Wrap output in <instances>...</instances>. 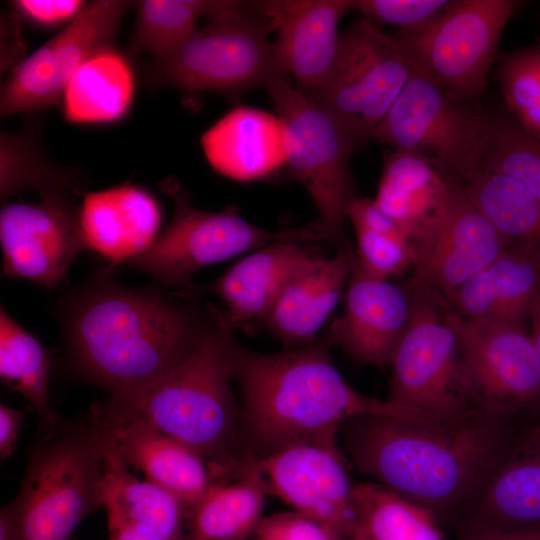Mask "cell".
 <instances>
[{
	"label": "cell",
	"mask_w": 540,
	"mask_h": 540,
	"mask_svg": "<svg viewBox=\"0 0 540 540\" xmlns=\"http://www.w3.org/2000/svg\"><path fill=\"white\" fill-rule=\"evenodd\" d=\"M348 219L354 228L356 265L361 271L388 280L413 269V244L374 199L358 197L349 208Z\"/></svg>",
	"instance_id": "35"
},
{
	"label": "cell",
	"mask_w": 540,
	"mask_h": 540,
	"mask_svg": "<svg viewBox=\"0 0 540 540\" xmlns=\"http://www.w3.org/2000/svg\"><path fill=\"white\" fill-rule=\"evenodd\" d=\"M449 189V179L427 160L391 149L383 157L374 201L414 247L439 222Z\"/></svg>",
	"instance_id": "26"
},
{
	"label": "cell",
	"mask_w": 540,
	"mask_h": 540,
	"mask_svg": "<svg viewBox=\"0 0 540 540\" xmlns=\"http://www.w3.org/2000/svg\"><path fill=\"white\" fill-rule=\"evenodd\" d=\"M128 7L121 0L86 4L63 30L12 68L1 87V115L58 103L76 70L95 52L113 44Z\"/></svg>",
	"instance_id": "15"
},
{
	"label": "cell",
	"mask_w": 540,
	"mask_h": 540,
	"mask_svg": "<svg viewBox=\"0 0 540 540\" xmlns=\"http://www.w3.org/2000/svg\"><path fill=\"white\" fill-rule=\"evenodd\" d=\"M478 492L466 523L502 528L540 525V456L495 467Z\"/></svg>",
	"instance_id": "32"
},
{
	"label": "cell",
	"mask_w": 540,
	"mask_h": 540,
	"mask_svg": "<svg viewBox=\"0 0 540 540\" xmlns=\"http://www.w3.org/2000/svg\"><path fill=\"white\" fill-rule=\"evenodd\" d=\"M447 319L457 336L464 389L484 416L495 420L540 395V355L522 324L470 320L448 309Z\"/></svg>",
	"instance_id": "13"
},
{
	"label": "cell",
	"mask_w": 540,
	"mask_h": 540,
	"mask_svg": "<svg viewBox=\"0 0 540 540\" xmlns=\"http://www.w3.org/2000/svg\"><path fill=\"white\" fill-rule=\"evenodd\" d=\"M442 216L414 248L410 281L441 296L491 263L508 242L450 180Z\"/></svg>",
	"instance_id": "17"
},
{
	"label": "cell",
	"mask_w": 540,
	"mask_h": 540,
	"mask_svg": "<svg viewBox=\"0 0 540 540\" xmlns=\"http://www.w3.org/2000/svg\"><path fill=\"white\" fill-rule=\"evenodd\" d=\"M349 540H444L437 516L376 483L355 484Z\"/></svg>",
	"instance_id": "31"
},
{
	"label": "cell",
	"mask_w": 540,
	"mask_h": 540,
	"mask_svg": "<svg viewBox=\"0 0 540 540\" xmlns=\"http://www.w3.org/2000/svg\"><path fill=\"white\" fill-rule=\"evenodd\" d=\"M253 540H347L332 526L297 511L262 518Z\"/></svg>",
	"instance_id": "40"
},
{
	"label": "cell",
	"mask_w": 540,
	"mask_h": 540,
	"mask_svg": "<svg viewBox=\"0 0 540 540\" xmlns=\"http://www.w3.org/2000/svg\"><path fill=\"white\" fill-rule=\"evenodd\" d=\"M271 96L286 134L287 164L313 199L321 223L336 248L347 245L344 224L351 204L360 197L350 168L359 148L326 110L279 73L264 87Z\"/></svg>",
	"instance_id": "9"
},
{
	"label": "cell",
	"mask_w": 540,
	"mask_h": 540,
	"mask_svg": "<svg viewBox=\"0 0 540 540\" xmlns=\"http://www.w3.org/2000/svg\"><path fill=\"white\" fill-rule=\"evenodd\" d=\"M527 317L531 323L532 334L530 336L540 355V291L531 303Z\"/></svg>",
	"instance_id": "46"
},
{
	"label": "cell",
	"mask_w": 540,
	"mask_h": 540,
	"mask_svg": "<svg viewBox=\"0 0 540 540\" xmlns=\"http://www.w3.org/2000/svg\"><path fill=\"white\" fill-rule=\"evenodd\" d=\"M115 443L108 453L103 503L108 529L132 526L165 540H184L186 508L173 494L130 473Z\"/></svg>",
	"instance_id": "27"
},
{
	"label": "cell",
	"mask_w": 540,
	"mask_h": 540,
	"mask_svg": "<svg viewBox=\"0 0 540 540\" xmlns=\"http://www.w3.org/2000/svg\"><path fill=\"white\" fill-rule=\"evenodd\" d=\"M108 530V540H165L152 532L132 526H122Z\"/></svg>",
	"instance_id": "45"
},
{
	"label": "cell",
	"mask_w": 540,
	"mask_h": 540,
	"mask_svg": "<svg viewBox=\"0 0 540 540\" xmlns=\"http://www.w3.org/2000/svg\"><path fill=\"white\" fill-rule=\"evenodd\" d=\"M109 268L71 291L59 312L67 358L111 397L159 380L198 347L220 321L213 305L166 294L156 285L130 288Z\"/></svg>",
	"instance_id": "1"
},
{
	"label": "cell",
	"mask_w": 540,
	"mask_h": 540,
	"mask_svg": "<svg viewBox=\"0 0 540 540\" xmlns=\"http://www.w3.org/2000/svg\"><path fill=\"white\" fill-rule=\"evenodd\" d=\"M160 188L174 203L173 218L145 250L124 264L147 273L157 285L175 288L186 296L196 297L192 276L205 266L277 241L330 243L318 220L291 230L269 231L243 219L235 206L219 212L193 207L188 191L174 177L162 181Z\"/></svg>",
	"instance_id": "7"
},
{
	"label": "cell",
	"mask_w": 540,
	"mask_h": 540,
	"mask_svg": "<svg viewBox=\"0 0 540 540\" xmlns=\"http://www.w3.org/2000/svg\"><path fill=\"white\" fill-rule=\"evenodd\" d=\"M538 435H539V437H540V429H539V431H538Z\"/></svg>",
	"instance_id": "48"
},
{
	"label": "cell",
	"mask_w": 540,
	"mask_h": 540,
	"mask_svg": "<svg viewBox=\"0 0 540 540\" xmlns=\"http://www.w3.org/2000/svg\"><path fill=\"white\" fill-rule=\"evenodd\" d=\"M254 5L277 32L273 50L278 69L292 76L306 95L315 93L335 61L338 24L352 10V0H265Z\"/></svg>",
	"instance_id": "18"
},
{
	"label": "cell",
	"mask_w": 540,
	"mask_h": 540,
	"mask_svg": "<svg viewBox=\"0 0 540 540\" xmlns=\"http://www.w3.org/2000/svg\"><path fill=\"white\" fill-rule=\"evenodd\" d=\"M514 0H456L436 18L394 35L414 72L468 103L485 91L504 29L519 6Z\"/></svg>",
	"instance_id": "10"
},
{
	"label": "cell",
	"mask_w": 540,
	"mask_h": 540,
	"mask_svg": "<svg viewBox=\"0 0 540 540\" xmlns=\"http://www.w3.org/2000/svg\"><path fill=\"white\" fill-rule=\"evenodd\" d=\"M355 258L350 244L331 257L317 254L289 280L260 325L286 349L315 342L345 294Z\"/></svg>",
	"instance_id": "20"
},
{
	"label": "cell",
	"mask_w": 540,
	"mask_h": 540,
	"mask_svg": "<svg viewBox=\"0 0 540 540\" xmlns=\"http://www.w3.org/2000/svg\"><path fill=\"white\" fill-rule=\"evenodd\" d=\"M238 342L224 322L208 332L193 353L174 370L135 392L110 397L100 408L111 424L141 421L187 445L223 480L242 455L240 407L235 380Z\"/></svg>",
	"instance_id": "4"
},
{
	"label": "cell",
	"mask_w": 540,
	"mask_h": 540,
	"mask_svg": "<svg viewBox=\"0 0 540 540\" xmlns=\"http://www.w3.org/2000/svg\"><path fill=\"white\" fill-rule=\"evenodd\" d=\"M31 410L30 407L20 410L5 404L0 405V456L2 460L14 453L24 418Z\"/></svg>",
	"instance_id": "44"
},
{
	"label": "cell",
	"mask_w": 540,
	"mask_h": 540,
	"mask_svg": "<svg viewBox=\"0 0 540 540\" xmlns=\"http://www.w3.org/2000/svg\"><path fill=\"white\" fill-rule=\"evenodd\" d=\"M460 540H540V525L502 528L465 523Z\"/></svg>",
	"instance_id": "43"
},
{
	"label": "cell",
	"mask_w": 540,
	"mask_h": 540,
	"mask_svg": "<svg viewBox=\"0 0 540 540\" xmlns=\"http://www.w3.org/2000/svg\"><path fill=\"white\" fill-rule=\"evenodd\" d=\"M112 427L99 406L61 420L30 448L15 498L1 508L14 540H72L79 524L103 508Z\"/></svg>",
	"instance_id": "5"
},
{
	"label": "cell",
	"mask_w": 540,
	"mask_h": 540,
	"mask_svg": "<svg viewBox=\"0 0 540 540\" xmlns=\"http://www.w3.org/2000/svg\"><path fill=\"white\" fill-rule=\"evenodd\" d=\"M12 5L19 15L31 22L51 27L70 22L86 4L79 0H17Z\"/></svg>",
	"instance_id": "41"
},
{
	"label": "cell",
	"mask_w": 540,
	"mask_h": 540,
	"mask_svg": "<svg viewBox=\"0 0 540 540\" xmlns=\"http://www.w3.org/2000/svg\"><path fill=\"white\" fill-rule=\"evenodd\" d=\"M72 540H77L76 538H73Z\"/></svg>",
	"instance_id": "49"
},
{
	"label": "cell",
	"mask_w": 540,
	"mask_h": 540,
	"mask_svg": "<svg viewBox=\"0 0 540 540\" xmlns=\"http://www.w3.org/2000/svg\"><path fill=\"white\" fill-rule=\"evenodd\" d=\"M242 471L255 472L267 494L349 540L354 485L336 439L295 442L262 457L246 455L233 465L231 478Z\"/></svg>",
	"instance_id": "14"
},
{
	"label": "cell",
	"mask_w": 540,
	"mask_h": 540,
	"mask_svg": "<svg viewBox=\"0 0 540 540\" xmlns=\"http://www.w3.org/2000/svg\"><path fill=\"white\" fill-rule=\"evenodd\" d=\"M161 209L146 189L130 183L84 195L80 227L85 249L124 264L158 236Z\"/></svg>",
	"instance_id": "22"
},
{
	"label": "cell",
	"mask_w": 540,
	"mask_h": 540,
	"mask_svg": "<svg viewBox=\"0 0 540 540\" xmlns=\"http://www.w3.org/2000/svg\"><path fill=\"white\" fill-rule=\"evenodd\" d=\"M237 481H216L186 510L184 540H247L262 520L266 490L259 476L242 471Z\"/></svg>",
	"instance_id": "30"
},
{
	"label": "cell",
	"mask_w": 540,
	"mask_h": 540,
	"mask_svg": "<svg viewBox=\"0 0 540 540\" xmlns=\"http://www.w3.org/2000/svg\"><path fill=\"white\" fill-rule=\"evenodd\" d=\"M487 119L414 72L373 139L422 157L453 179L474 163Z\"/></svg>",
	"instance_id": "12"
},
{
	"label": "cell",
	"mask_w": 540,
	"mask_h": 540,
	"mask_svg": "<svg viewBox=\"0 0 540 540\" xmlns=\"http://www.w3.org/2000/svg\"><path fill=\"white\" fill-rule=\"evenodd\" d=\"M405 287L411 311L390 362L387 400L448 425L490 419L464 389L457 336L442 296L412 281Z\"/></svg>",
	"instance_id": "8"
},
{
	"label": "cell",
	"mask_w": 540,
	"mask_h": 540,
	"mask_svg": "<svg viewBox=\"0 0 540 540\" xmlns=\"http://www.w3.org/2000/svg\"><path fill=\"white\" fill-rule=\"evenodd\" d=\"M474 163L513 178L540 201V140L513 119L488 116Z\"/></svg>",
	"instance_id": "37"
},
{
	"label": "cell",
	"mask_w": 540,
	"mask_h": 540,
	"mask_svg": "<svg viewBox=\"0 0 540 540\" xmlns=\"http://www.w3.org/2000/svg\"><path fill=\"white\" fill-rule=\"evenodd\" d=\"M414 73L394 34L362 17L340 34L333 66L309 97L360 147L369 140Z\"/></svg>",
	"instance_id": "11"
},
{
	"label": "cell",
	"mask_w": 540,
	"mask_h": 540,
	"mask_svg": "<svg viewBox=\"0 0 540 540\" xmlns=\"http://www.w3.org/2000/svg\"><path fill=\"white\" fill-rule=\"evenodd\" d=\"M497 80L512 119L540 140V45L502 57Z\"/></svg>",
	"instance_id": "38"
},
{
	"label": "cell",
	"mask_w": 540,
	"mask_h": 540,
	"mask_svg": "<svg viewBox=\"0 0 540 540\" xmlns=\"http://www.w3.org/2000/svg\"><path fill=\"white\" fill-rule=\"evenodd\" d=\"M0 540H14L9 521L2 511L0 512Z\"/></svg>",
	"instance_id": "47"
},
{
	"label": "cell",
	"mask_w": 540,
	"mask_h": 540,
	"mask_svg": "<svg viewBox=\"0 0 540 540\" xmlns=\"http://www.w3.org/2000/svg\"><path fill=\"white\" fill-rule=\"evenodd\" d=\"M410 311L405 286L364 273L355 258L343 312L332 321L325 337L355 363L385 369L406 329Z\"/></svg>",
	"instance_id": "19"
},
{
	"label": "cell",
	"mask_w": 540,
	"mask_h": 540,
	"mask_svg": "<svg viewBox=\"0 0 540 540\" xmlns=\"http://www.w3.org/2000/svg\"><path fill=\"white\" fill-rule=\"evenodd\" d=\"M201 145L212 168L236 181L266 178L287 164L281 119L253 107L231 110L203 134Z\"/></svg>",
	"instance_id": "23"
},
{
	"label": "cell",
	"mask_w": 540,
	"mask_h": 540,
	"mask_svg": "<svg viewBox=\"0 0 540 540\" xmlns=\"http://www.w3.org/2000/svg\"><path fill=\"white\" fill-rule=\"evenodd\" d=\"M326 337L275 354L235 350V380L248 455L262 457L289 444L337 439L343 424L362 416L431 419L409 408L366 396L334 365Z\"/></svg>",
	"instance_id": "2"
},
{
	"label": "cell",
	"mask_w": 540,
	"mask_h": 540,
	"mask_svg": "<svg viewBox=\"0 0 540 540\" xmlns=\"http://www.w3.org/2000/svg\"><path fill=\"white\" fill-rule=\"evenodd\" d=\"M50 364L49 355L40 341L1 307V381L29 402L46 431L54 430L61 421L49 402Z\"/></svg>",
	"instance_id": "33"
},
{
	"label": "cell",
	"mask_w": 540,
	"mask_h": 540,
	"mask_svg": "<svg viewBox=\"0 0 540 540\" xmlns=\"http://www.w3.org/2000/svg\"><path fill=\"white\" fill-rule=\"evenodd\" d=\"M2 275L24 278L48 289L65 279L85 249L80 207L73 196H46L39 204L8 203L0 211Z\"/></svg>",
	"instance_id": "16"
},
{
	"label": "cell",
	"mask_w": 540,
	"mask_h": 540,
	"mask_svg": "<svg viewBox=\"0 0 540 540\" xmlns=\"http://www.w3.org/2000/svg\"><path fill=\"white\" fill-rule=\"evenodd\" d=\"M24 53L19 14L11 11L1 19V70L17 66Z\"/></svg>",
	"instance_id": "42"
},
{
	"label": "cell",
	"mask_w": 540,
	"mask_h": 540,
	"mask_svg": "<svg viewBox=\"0 0 540 540\" xmlns=\"http://www.w3.org/2000/svg\"><path fill=\"white\" fill-rule=\"evenodd\" d=\"M129 61L113 45L91 55L72 75L63 92V110L71 123H107L122 118L134 94Z\"/></svg>",
	"instance_id": "29"
},
{
	"label": "cell",
	"mask_w": 540,
	"mask_h": 540,
	"mask_svg": "<svg viewBox=\"0 0 540 540\" xmlns=\"http://www.w3.org/2000/svg\"><path fill=\"white\" fill-rule=\"evenodd\" d=\"M108 424L125 464L177 497L186 510L215 482L207 461L182 442L141 421Z\"/></svg>",
	"instance_id": "25"
},
{
	"label": "cell",
	"mask_w": 540,
	"mask_h": 540,
	"mask_svg": "<svg viewBox=\"0 0 540 540\" xmlns=\"http://www.w3.org/2000/svg\"><path fill=\"white\" fill-rule=\"evenodd\" d=\"M308 245L292 240L271 243L250 252L203 287L223 300L229 330L261 324L289 280L317 255Z\"/></svg>",
	"instance_id": "21"
},
{
	"label": "cell",
	"mask_w": 540,
	"mask_h": 540,
	"mask_svg": "<svg viewBox=\"0 0 540 540\" xmlns=\"http://www.w3.org/2000/svg\"><path fill=\"white\" fill-rule=\"evenodd\" d=\"M450 180L509 245L540 257V201L526 187L475 163Z\"/></svg>",
	"instance_id": "28"
},
{
	"label": "cell",
	"mask_w": 540,
	"mask_h": 540,
	"mask_svg": "<svg viewBox=\"0 0 540 540\" xmlns=\"http://www.w3.org/2000/svg\"><path fill=\"white\" fill-rule=\"evenodd\" d=\"M268 20L253 2L237 1L168 53L144 64L146 83L184 92L210 91L237 98L264 88L282 73Z\"/></svg>",
	"instance_id": "6"
},
{
	"label": "cell",
	"mask_w": 540,
	"mask_h": 540,
	"mask_svg": "<svg viewBox=\"0 0 540 540\" xmlns=\"http://www.w3.org/2000/svg\"><path fill=\"white\" fill-rule=\"evenodd\" d=\"M355 467L437 518L458 511L496 467L495 420L448 425L431 419L369 415L341 427Z\"/></svg>",
	"instance_id": "3"
},
{
	"label": "cell",
	"mask_w": 540,
	"mask_h": 540,
	"mask_svg": "<svg viewBox=\"0 0 540 540\" xmlns=\"http://www.w3.org/2000/svg\"><path fill=\"white\" fill-rule=\"evenodd\" d=\"M231 0H143L136 2L137 19L128 44L130 58H152L176 48L195 30L200 16L213 17L233 6Z\"/></svg>",
	"instance_id": "36"
},
{
	"label": "cell",
	"mask_w": 540,
	"mask_h": 540,
	"mask_svg": "<svg viewBox=\"0 0 540 540\" xmlns=\"http://www.w3.org/2000/svg\"><path fill=\"white\" fill-rule=\"evenodd\" d=\"M449 0H352V10L375 24H392L399 30L421 27L450 4Z\"/></svg>",
	"instance_id": "39"
},
{
	"label": "cell",
	"mask_w": 540,
	"mask_h": 540,
	"mask_svg": "<svg viewBox=\"0 0 540 540\" xmlns=\"http://www.w3.org/2000/svg\"><path fill=\"white\" fill-rule=\"evenodd\" d=\"M39 130L27 126L18 133L0 137V195L6 199L23 190L38 191L41 197L77 196L82 179L78 173L54 164L44 154Z\"/></svg>",
	"instance_id": "34"
},
{
	"label": "cell",
	"mask_w": 540,
	"mask_h": 540,
	"mask_svg": "<svg viewBox=\"0 0 540 540\" xmlns=\"http://www.w3.org/2000/svg\"><path fill=\"white\" fill-rule=\"evenodd\" d=\"M539 291L540 257L509 245L442 300L466 319L521 324Z\"/></svg>",
	"instance_id": "24"
}]
</instances>
